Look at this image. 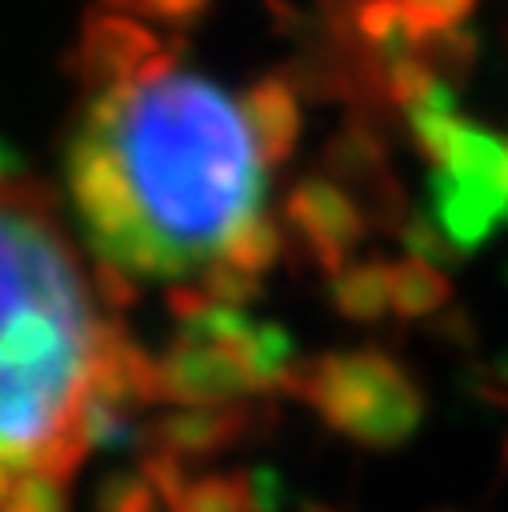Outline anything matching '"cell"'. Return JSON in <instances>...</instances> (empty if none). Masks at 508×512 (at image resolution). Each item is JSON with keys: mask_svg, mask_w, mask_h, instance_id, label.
Returning <instances> with one entry per match:
<instances>
[{"mask_svg": "<svg viewBox=\"0 0 508 512\" xmlns=\"http://www.w3.org/2000/svg\"><path fill=\"white\" fill-rule=\"evenodd\" d=\"M264 164L240 104L180 68V44L132 72L88 80L64 140L68 208L88 260L180 284L264 208Z\"/></svg>", "mask_w": 508, "mask_h": 512, "instance_id": "6da1fadb", "label": "cell"}, {"mask_svg": "<svg viewBox=\"0 0 508 512\" xmlns=\"http://www.w3.org/2000/svg\"><path fill=\"white\" fill-rule=\"evenodd\" d=\"M104 308L60 204L0 172V512H64L88 448L160 400V368Z\"/></svg>", "mask_w": 508, "mask_h": 512, "instance_id": "7a4b0ae2", "label": "cell"}, {"mask_svg": "<svg viewBox=\"0 0 508 512\" xmlns=\"http://www.w3.org/2000/svg\"><path fill=\"white\" fill-rule=\"evenodd\" d=\"M280 392L304 400L336 436L368 452H392L408 444L428 412L416 376L380 348H348L296 360Z\"/></svg>", "mask_w": 508, "mask_h": 512, "instance_id": "3957f363", "label": "cell"}, {"mask_svg": "<svg viewBox=\"0 0 508 512\" xmlns=\"http://www.w3.org/2000/svg\"><path fill=\"white\" fill-rule=\"evenodd\" d=\"M460 256L476 252L508 220V140L464 120L440 164L428 168V204Z\"/></svg>", "mask_w": 508, "mask_h": 512, "instance_id": "277c9868", "label": "cell"}, {"mask_svg": "<svg viewBox=\"0 0 508 512\" xmlns=\"http://www.w3.org/2000/svg\"><path fill=\"white\" fill-rule=\"evenodd\" d=\"M388 140H392V132L376 128L360 116H344L340 132L328 136V144L320 152L324 176L336 180L364 208L368 224L380 232H396L404 224V216L412 212L408 192L392 168Z\"/></svg>", "mask_w": 508, "mask_h": 512, "instance_id": "5b68a950", "label": "cell"}, {"mask_svg": "<svg viewBox=\"0 0 508 512\" xmlns=\"http://www.w3.org/2000/svg\"><path fill=\"white\" fill-rule=\"evenodd\" d=\"M284 224L292 252H304L324 276H336L372 228L364 208L328 176H300L284 192Z\"/></svg>", "mask_w": 508, "mask_h": 512, "instance_id": "8992f818", "label": "cell"}, {"mask_svg": "<svg viewBox=\"0 0 508 512\" xmlns=\"http://www.w3.org/2000/svg\"><path fill=\"white\" fill-rule=\"evenodd\" d=\"M264 424H272V404L228 400V404H212V408H184V412L156 420L152 440L160 452H172L180 460L184 456H216V452H228L232 444L256 436Z\"/></svg>", "mask_w": 508, "mask_h": 512, "instance_id": "52a82bcc", "label": "cell"}, {"mask_svg": "<svg viewBox=\"0 0 508 512\" xmlns=\"http://www.w3.org/2000/svg\"><path fill=\"white\" fill-rule=\"evenodd\" d=\"M240 112L248 120L260 164L284 168L300 140V104H296V88L288 84V76L284 72L256 76L240 96Z\"/></svg>", "mask_w": 508, "mask_h": 512, "instance_id": "ba28073f", "label": "cell"}, {"mask_svg": "<svg viewBox=\"0 0 508 512\" xmlns=\"http://www.w3.org/2000/svg\"><path fill=\"white\" fill-rule=\"evenodd\" d=\"M284 500H288L284 476L268 464H252L192 480L176 496L172 512H280Z\"/></svg>", "mask_w": 508, "mask_h": 512, "instance_id": "9c48e42d", "label": "cell"}, {"mask_svg": "<svg viewBox=\"0 0 508 512\" xmlns=\"http://www.w3.org/2000/svg\"><path fill=\"white\" fill-rule=\"evenodd\" d=\"M324 296L336 308V316L352 324H380L384 312L392 308V264L380 252L344 264L336 276H328Z\"/></svg>", "mask_w": 508, "mask_h": 512, "instance_id": "30bf717a", "label": "cell"}, {"mask_svg": "<svg viewBox=\"0 0 508 512\" xmlns=\"http://www.w3.org/2000/svg\"><path fill=\"white\" fill-rule=\"evenodd\" d=\"M452 300L448 268H436L420 256H404L392 264V312L400 320H424L444 312Z\"/></svg>", "mask_w": 508, "mask_h": 512, "instance_id": "8fae6325", "label": "cell"}, {"mask_svg": "<svg viewBox=\"0 0 508 512\" xmlns=\"http://www.w3.org/2000/svg\"><path fill=\"white\" fill-rule=\"evenodd\" d=\"M288 248H292V244H288L284 224H280L268 208H256V212H252L244 224H236V232L220 244L216 260H224V264H232V268H244V272H252V276H264Z\"/></svg>", "mask_w": 508, "mask_h": 512, "instance_id": "7c38bea8", "label": "cell"}, {"mask_svg": "<svg viewBox=\"0 0 508 512\" xmlns=\"http://www.w3.org/2000/svg\"><path fill=\"white\" fill-rule=\"evenodd\" d=\"M476 52H480V40H476V32L472 28H440V32H424V36H416V44H412V56H420L444 84H460V80H468L472 76V68H476Z\"/></svg>", "mask_w": 508, "mask_h": 512, "instance_id": "4fadbf2b", "label": "cell"}, {"mask_svg": "<svg viewBox=\"0 0 508 512\" xmlns=\"http://www.w3.org/2000/svg\"><path fill=\"white\" fill-rule=\"evenodd\" d=\"M396 236L404 240L408 256H420V260H428V264H436V268H452V264L464 260V256L452 248V240L440 232V224L432 220L428 208H412V212L404 216V224L396 228Z\"/></svg>", "mask_w": 508, "mask_h": 512, "instance_id": "5bb4252c", "label": "cell"}, {"mask_svg": "<svg viewBox=\"0 0 508 512\" xmlns=\"http://www.w3.org/2000/svg\"><path fill=\"white\" fill-rule=\"evenodd\" d=\"M216 304H224V308H248V304H256L260 296H264V280L260 276H252V272H244V268H232V264H224V260H208L204 268H200V280H196Z\"/></svg>", "mask_w": 508, "mask_h": 512, "instance_id": "9a60e30c", "label": "cell"}, {"mask_svg": "<svg viewBox=\"0 0 508 512\" xmlns=\"http://www.w3.org/2000/svg\"><path fill=\"white\" fill-rule=\"evenodd\" d=\"M404 8H408V20H412L416 36H424V32L456 28L460 20H468L476 0H404Z\"/></svg>", "mask_w": 508, "mask_h": 512, "instance_id": "2e32d148", "label": "cell"}, {"mask_svg": "<svg viewBox=\"0 0 508 512\" xmlns=\"http://www.w3.org/2000/svg\"><path fill=\"white\" fill-rule=\"evenodd\" d=\"M104 512H156V496H152V488L144 480L120 476L104 492Z\"/></svg>", "mask_w": 508, "mask_h": 512, "instance_id": "e0dca14e", "label": "cell"}, {"mask_svg": "<svg viewBox=\"0 0 508 512\" xmlns=\"http://www.w3.org/2000/svg\"><path fill=\"white\" fill-rule=\"evenodd\" d=\"M204 8H208V0H148V12H156L160 20H168V24H176V28L192 24Z\"/></svg>", "mask_w": 508, "mask_h": 512, "instance_id": "ac0fdd59", "label": "cell"}, {"mask_svg": "<svg viewBox=\"0 0 508 512\" xmlns=\"http://www.w3.org/2000/svg\"><path fill=\"white\" fill-rule=\"evenodd\" d=\"M500 380H504V388H508V360H504V368H500Z\"/></svg>", "mask_w": 508, "mask_h": 512, "instance_id": "d6986e66", "label": "cell"}, {"mask_svg": "<svg viewBox=\"0 0 508 512\" xmlns=\"http://www.w3.org/2000/svg\"><path fill=\"white\" fill-rule=\"evenodd\" d=\"M308 512H332V508H308Z\"/></svg>", "mask_w": 508, "mask_h": 512, "instance_id": "ffe728a7", "label": "cell"}, {"mask_svg": "<svg viewBox=\"0 0 508 512\" xmlns=\"http://www.w3.org/2000/svg\"><path fill=\"white\" fill-rule=\"evenodd\" d=\"M504 460H508V440H504Z\"/></svg>", "mask_w": 508, "mask_h": 512, "instance_id": "44dd1931", "label": "cell"}, {"mask_svg": "<svg viewBox=\"0 0 508 512\" xmlns=\"http://www.w3.org/2000/svg\"><path fill=\"white\" fill-rule=\"evenodd\" d=\"M432 512H452V508H432Z\"/></svg>", "mask_w": 508, "mask_h": 512, "instance_id": "7402d4cb", "label": "cell"}, {"mask_svg": "<svg viewBox=\"0 0 508 512\" xmlns=\"http://www.w3.org/2000/svg\"><path fill=\"white\" fill-rule=\"evenodd\" d=\"M116 4H132V0H116Z\"/></svg>", "mask_w": 508, "mask_h": 512, "instance_id": "603a6c76", "label": "cell"}]
</instances>
